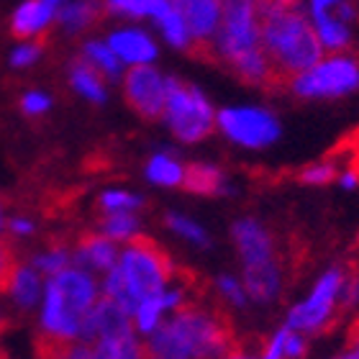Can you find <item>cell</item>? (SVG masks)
Instances as JSON below:
<instances>
[{"mask_svg":"<svg viewBox=\"0 0 359 359\" xmlns=\"http://www.w3.org/2000/svg\"><path fill=\"white\" fill-rule=\"evenodd\" d=\"M170 6L172 0H103V8L108 13L128 15V18H154V21Z\"/></svg>","mask_w":359,"mask_h":359,"instance_id":"24","label":"cell"},{"mask_svg":"<svg viewBox=\"0 0 359 359\" xmlns=\"http://www.w3.org/2000/svg\"><path fill=\"white\" fill-rule=\"evenodd\" d=\"M75 262L88 272H111L118 264V247L103 233H83L75 244Z\"/></svg>","mask_w":359,"mask_h":359,"instance_id":"15","label":"cell"},{"mask_svg":"<svg viewBox=\"0 0 359 359\" xmlns=\"http://www.w3.org/2000/svg\"><path fill=\"white\" fill-rule=\"evenodd\" d=\"M62 3H65V0H26V3L18 6V11L13 13L11 31L21 39L36 36V34H41V31L57 18Z\"/></svg>","mask_w":359,"mask_h":359,"instance_id":"16","label":"cell"},{"mask_svg":"<svg viewBox=\"0 0 359 359\" xmlns=\"http://www.w3.org/2000/svg\"><path fill=\"white\" fill-rule=\"evenodd\" d=\"M0 359H8V357H6V354H3V352H0Z\"/></svg>","mask_w":359,"mask_h":359,"instance_id":"42","label":"cell"},{"mask_svg":"<svg viewBox=\"0 0 359 359\" xmlns=\"http://www.w3.org/2000/svg\"><path fill=\"white\" fill-rule=\"evenodd\" d=\"M334 180H339V165L329 154L298 172V182H306V185H329Z\"/></svg>","mask_w":359,"mask_h":359,"instance_id":"32","label":"cell"},{"mask_svg":"<svg viewBox=\"0 0 359 359\" xmlns=\"http://www.w3.org/2000/svg\"><path fill=\"white\" fill-rule=\"evenodd\" d=\"M83 60H88L93 67L105 77V80H118L121 75V60L111 52V46L103 41H88L83 46Z\"/></svg>","mask_w":359,"mask_h":359,"instance_id":"25","label":"cell"},{"mask_svg":"<svg viewBox=\"0 0 359 359\" xmlns=\"http://www.w3.org/2000/svg\"><path fill=\"white\" fill-rule=\"evenodd\" d=\"M259 49V11L255 0H221L213 60L231 67Z\"/></svg>","mask_w":359,"mask_h":359,"instance_id":"5","label":"cell"},{"mask_svg":"<svg viewBox=\"0 0 359 359\" xmlns=\"http://www.w3.org/2000/svg\"><path fill=\"white\" fill-rule=\"evenodd\" d=\"M216 287L226 303H231V306H244V303H247V290H244V285H241L236 277L221 275L216 280Z\"/></svg>","mask_w":359,"mask_h":359,"instance_id":"33","label":"cell"},{"mask_svg":"<svg viewBox=\"0 0 359 359\" xmlns=\"http://www.w3.org/2000/svg\"><path fill=\"white\" fill-rule=\"evenodd\" d=\"M257 11H259V18L269 13H280V11H295L300 8V0H255Z\"/></svg>","mask_w":359,"mask_h":359,"instance_id":"36","label":"cell"},{"mask_svg":"<svg viewBox=\"0 0 359 359\" xmlns=\"http://www.w3.org/2000/svg\"><path fill=\"white\" fill-rule=\"evenodd\" d=\"M341 280H344V267L326 269L316 287L311 290L303 303L290 308L285 326L298 334H321L329 331L334 323H339V290H341Z\"/></svg>","mask_w":359,"mask_h":359,"instance_id":"7","label":"cell"},{"mask_svg":"<svg viewBox=\"0 0 359 359\" xmlns=\"http://www.w3.org/2000/svg\"><path fill=\"white\" fill-rule=\"evenodd\" d=\"M97 205L103 213H134L144 205V198L134 193H126V190H105L100 198H97Z\"/></svg>","mask_w":359,"mask_h":359,"instance_id":"31","label":"cell"},{"mask_svg":"<svg viewBox=\"0 0 359 359\" xmlns=\"http://www.w3.org/2000/svg\"><path fill=\"white\" fill-rule=\"evenodd\" d=\"M187 193L195 195H221L229 193V182H226V175L213 165H203V162H193V165L185 167V175H182V185Z\"/></svg>","mask_w":359,"mask_h":359,"instance_id":"18","label":"cell"},{"mask_svg":"<svg viewBox=\"0 0 359 359\" xmlns=\"http://www.w3.org/2000/svg\"><path fill=\"white\" fill-rule=\"evenodd\" d=\"M157 26L162 29V36L175 46V49H185L190 52L193 49V39H190V31H187L182 15L175 11V6H170L165 13L157 18Z\"/></svg>","mask_w":359,"mask_h":359,"instance_id":"26","label":"cell"},{"mask_svg":"<svg viewBox=\"0 0 359 359\" xmlns=\"http://www.w3.org/2000/svg\"><path fill=\"white\" fill-rule=\"evenodd\" d=\"M144 175H147V180H149V182H154V185L180 187V185H182L185 167L180 165L172 154L159 151V154H154V157L147 162V167H144Z\"/></svg>","mask_w":359,"mask_h":359,"instance_id":"23","label":"cell"},{"mask_svg":"<svg viewBox=\"0 0 359 359\" xmlns=\"http://www.w3.org/2000/svg\"><path fill=\"white\" fill-rule=\"evenodd\" d=\"M100 233L111 241H131L139 233V218L134 213H103Z\"/></svg>","mask_w":359,"mask_h":359,"instance_id":"27","label":"cell"},{"mask_svg":"<svg viewBox=\"0 0 359 359\" xmlns=\"http://www.w3.org/2000/svg\"><path fill=\"white\" fill-rule=\"evenodd\" d=\"M95 359H147L144 344L139 341L134 331L128 334H118V337L97 339L93 344Z\"/></svg>","mask_w":359,"mask_h":359,"instance_id":"22","label":"cell"},{"mask_svg":"<svg viewBox=\"0 0 359 359\" xmlns=\"http://www.w3.org/2000/svg\"><path fill=\"white\" fill-rule=\"evenodd\" d=\"M331 359H359V316H357V321L349 326V334H346V349L344 352L334 354Z\"/></svg>","mask_w":359,"mask_h":359,"instance_id":"37","label":"cell"},{"mask_svg":"<svg viewBox=\"0 0 359 359\" xmlns=\"http://www.w3.org/2000/svg\"><path fill=\"white\" fill-rule=\"evenodd\" d=\"M128 331H134L131 316H128L121 306H116L113 300L100 298L95 306H93V311L88 313V318H85L80 341L95 344L97 339L118 337V334H128Z\"/></svg>","mask_w":359,"mask_h":359,"instance_id":"13","label":"cell"},{"mask_svg":"<svg viewBox=\"0 0 359 359\" xmlns=\"http://www.w3.org/2000/svg\"><path fill=\"white\" fill-rule=\"evenodd\" d=\"M3 292H8L15 300V306L34 308L39 303V298H41V275L34 267L18 264L13 269V275L8 277L6 290Z\"/></svg>","mask_w":359,"mask_h":359,"instance_id":"20","label":"cell"},{"mask_svg":"<svg viewBox=\"0 0 359 359\" xmlns=\"http://www.w3.org/2000/svg\"><path fill=\"white\" fill-rule=\"evenodd\" d=\"M11 231H13L15 236H26V233L34 231V224H31L29 218H13V221H11Z\"/></svg>","mask_w":359,"mask_h":359,"instance_id":"39","label":"cell"},{"mask_svg":"<svg viewBox=\"0 0 359 359\" xmlns=\"http://www.w3.org/2000/svg\"><path fill=\"white\" fill-rule=\"evenodd\" d=\"M41 49H44V46L39 44V41H26V44H21L11 54V65H13V67H29V65H34V62L41 57Z\"/></svg>","mask_w":359,"mask_h":359,"instance_id":"34","label":"cell"},{"mask_svg":"<svg viewBox=\"0 0 359 359\" xmlns=\"http://www.w3.org/2000/svg\"><path fill=\"white\" fill-rule=\"evenodd\" d=\"M118 272L126 280L128 290L134 292L136 303H142L147 298H154L165 290L167 285L175 280V262L170 259L165 249L159 247L157 241L149 236L136 233L134 239L128 241L126 249L118 255Z\"/></svg>","mask_w":359,"mask_h":359,"instance_id":"4","label":"cell"},{"mask_svg":"<svg viewBox=\"0 0 359 359\" xmlns=\"http://www.w3.org/2000/svg\"><path fill=\"white\" fill-rule=\"evenodd\" d=\"M283 283H285V272L277 259L244 267V280H241V285H244V290H247V298L257 300V303H272V300L283 292Z\"/></svg>","mask_w":359,"mask_h":359,"instance_id":"17","label":"cell"},{"mask_svg":"<svg viewBox=\"0 0 359 359\" xmlns=\"http://www.w3.org/2000/svg\"><path fill=\"white\" fill-rule=\"evenodd\" d=\"M165 224H167V229H172L177 236L193 241V244H198V247H208L210 244L208 231H205L201 224H195L193 218L180 216V213H165Z\"/></svg>","mask_w":359,"mask_h":359,"instance_id":"30","label":"cell"},{"mask_svg":"<svg viewBox=\"0 0 359 359\" xmlns=\"http://www.w3.org/2000/svg\"><path fill=\"white\" fill-rule=\"evenodd\" d=\"M123 97L131 111L144 121H157L165 113L167 77H162L151 65H136L123 75Z\"/></svg>","mask_w":359,"mask_h":359,"instance_id":"10","label":"cell"},{"mask_svg":"<svg viewBox=\"0 0 359 359\" xmlns=\"http://www.w3.org/2000/svg\"><path fill=\"white\" fill-rule=\"evenodd\" d=\"M69 83L80 95L93 100V103H103L105 100V77L83 57L69 65Z\"/></svg>","mask_w":359,"mask_h":359,"instance_id":"21","label":"cell"},{"mask_svg":"<svg viewBox=\"0 0 359 359\" xmlns=\"http://www.w3.org/2000/svg\"><path fill=\"white\" fill-rule=\"evenodd\" d=\"M67 267H69V249L65 247V244H57V241H54L46 252H41V255L34 257V269H36L39 275L54 277Z\"/></svg>","mask_w":359,"mask_h":359,"instance_id":"29","label":"cell"},{"mask_svg":"<svg viewBox=\"0 0 359 359\" xmlns=\"http://www.w3.org/2000/svg\"><path fill=\"white\" fill-rule=\"evenodd\" d=\"M49 105H52V100H49V95L46 93H26V95L21 97V108L23 113H29V116H41V113L49 111Z\"/></svg>","mask_w":359,"mask_h":359,"instance_id":"35","label":"cell"},{"mask_svg":"<svg viewBox=\"0 0 359 359\" xmlns=\"http://www.w3.org/2000/svg\"><path fill=\"white\" fill-rule=\"evenodd\" d=\"M0 229H3V205H0Z\"/></svg>","mask_w":359,"mask_h":359,"instance_id":"41","label":"cell"},{"mask_svg":"<svg viewBox=\"0 0 359 359\" xmlns=\"http://www.w3.org/2000/svg\"><path fill=\"white\" fill-rule=\"evenodd\" d=\"M241 341L224 308L205 298L187 300L144 341L147 359H218Z\"/></svg>","mask_w":359,"mask_h":359,"instance_id":"1","label":"cell"},{"mask_svg":"<svg viewBox=\"0 0 359 359\" xmlns=\"http://www.w3.org/2000/svg\"><path fill=\"white\" fill-rule=\"evenodd\" d=\"M233 244L239 249V257L244 267L264 264L277 259L275 257V236L267 231V226L259 224L257 218H239L231 226Z\"/></svg>","mask_w":359,"mask_h":359,"instance_id":"12","label":"cell"},{"mask_svg":"<svg viewBox=\"0 0 359 359\" xmlns=\"http://www.w3.org/2000/svg\"><path fill=\"white\" fill-rule=\"evenodd\" d=\"M175 11L182 15L190 39H193L195 60H213V39L218 29V13H221V0H172Z\"/></svg>","mask_w":359,"mask_h":359,"instance_id":"11","label":"cell"},{"mask_svg":"<svg viewBox=\"0 0 359 359\" xmlns=\"http://www.w3.org/2000/svg\"><path fill=\"white\" fill-rule=\"evenodd\" d=\"M105 8L100 0H72V3H62L60 13V26L69 34H80L88 31L90 26H95L103 18Z\"/></svg>","mask_w":359,"mask_h":359,"instance_id":"19","label":"cell"},{"mask_svg":"<svg viewBox=\"0 0 359 359\" xmlns=\"http://www.w3.org/2000/svg\"><path fill=\"white\" fill-rule=\"evenodd\" d=\"M162 118L170 131L185 144L203 142L216 128V111L210 100L195 85L180 77H167V100Z\"/></svg>","mask_w":359,"mask_h":359,"instance_id":"6","label":"cell"},{"mask_svg":"<svg viewBox=\"0 0 359 359\" xmlns=\"http://www.w3.org/2000/svg\"><path fill=\"white\" fill-rule=\"evenodd\" d=\"M344 0H311V18L316 15H323V13H334L337 6H341Z\"/></svg>","mask_w":359,"mask_h":359,"instance_id":"38","label":"cell"},{"mask_svg":"<svg viewBox=\"0 0 359 359\" xmlns=\"http://www.w3.org/2000/svg\"><path fill=\"white\" fill-rule=\"evenodd\" d=\"M97 303V285L88 269L67 267L49 277L41 308V334L44 341L69 344L80 341L85 318Z\"/></svg>","mask_w":359,"mask_h":359,"instance_id":"3","label":"cell"},{"mask_svg":"<svg viewBox=\"0 0 359 359\" xmlns=\"http://www.w3.org/2000/svg\"><path fill=\"white\" fill-rule=\"evenodd\" d=\"M359 308V262L344 264V280H341V290H339V318H344V313Z\"/></svg>","mask_w":359,"mask_h":359,"instance_id":"28","label":"cell"},{"mask_svg":"<svg viewBox=\"0 0 359 359\" xmlns=\"http://www.w3.org/2000/svg\"><path fill=\"white\" fill-rule=\"evenodd\" d=\"M216 126L229 142L247 147V149H262L277 142L280 123L275 113L264 108H224L216 113Z\"/></svg>","mask_w":359,"mask_h":359,"instance_id":"9","label":"cell"},{"mask_svg":"<svg viewBox=\"0 0 359 359\" xmlns=\"http://www.w3.org/2000/svg\"><path fill=\"white\" fill-rule=\"evenodd\" d=\"M259 41L283 88L290 85L292 77L303 75L306 69L318 65L323 57V46L313 23L308 15H303L300 8L262 15Z\"/></svg>","mask_w":359,"mask_h":359,"instance_id":"2","label":"cell"},{"mask_svg":"<svg viewBox=\"0 0 359 359\" xmlns=\"http://www.w3.org/2000/svg\"><path fill=\"white\" fill-rule=\"evenodd\" d=\"M0 329H3V316H0Z\"/></svg>","mask_w":359,"mask_h":359,"instance_id":"43","label":"cell"},{"mask_svg":"<svg viewBox=\"0 0 359 359\" xmlns=\"http://www.w3.org/2000/svg\"><path fill=\"white\" fill-rule=\"evenodd\" d=\"M218 359H264V357H262V352H259V354H249V352H244V346H239V349H233L231 354H226V357H218Z\"/></svg>","mask_w":359,"mask_h":359,"instance_id":"40","label":"cell"},{"mask_svg":"<svg viewBox=\"0 0 359 359\" xmlns=\"http://www.w3.org/2000/svg\"><path fill=\"white\" fill-rule=\"evenodd\" d=\"M287 88L298 97H341L359 90V60L349 52H337L292 77Z\"/></svg>","mask_w":359,"mask_h":359,"instance_id":"8","label":"cell"},{"mask_svg":"<svg viewBox=\"0 0 359 359\" xmlns=\"http://www.w3.org/2000/svg\"><path fill=\"white\" fill-rule=\"evenodd\" d=\"M105 44L111 46V52L121 62H126L131 67H136V65H151V62L157 60V44H154V39L147 31H139V29L113 31Z\"/></svg>","mask_w":359,"mask_h":359,"instance_id":"14","label":"cell"}]
</instances>
